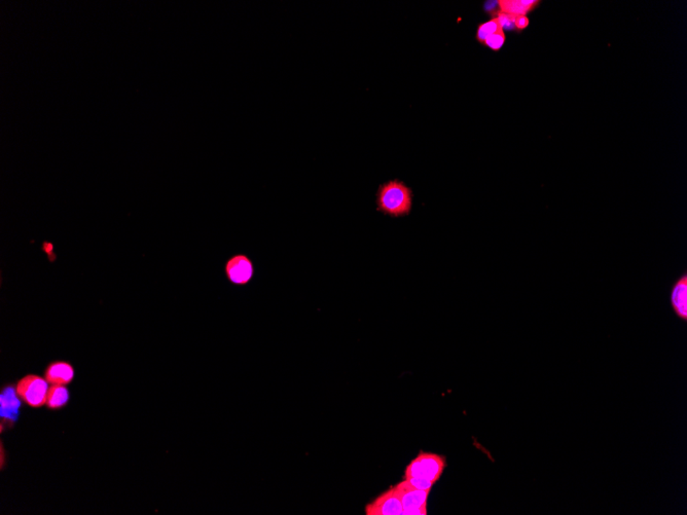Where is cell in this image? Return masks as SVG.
<instances>
[{
	"mask_svg": "<svg viewBox=\"0 0 687 515\" xmlns=\"http://www.w3.org/2000/svg\"><path fill=\"white\" fill-rule=\"evenodd\" d=\"M376 210L386 217H407L413 207V191L402 181L394 179L381 184L376 195Z\"/></svg>",
	"mask_w": 687,
	"mask_h": 515,
	"instance_id": "6da1fadb",
	"label": "cell"
},
{
	"mask_svg": "<svg viewBox=\"0 0 687 515\" xmlns=\"http://www.w3.org/2000/svg\"><path fill=\"white\" fill-rule=\"evenodd\" d=\"M446 467L447 459L444 455L421 452L407 466L404 479L418 477L428 479L435 484L440 481Z\"/></svg>",
	"mask_w": 687,
	"mask_h": 515,
	"instance_id": "7a4b0ae2",
	"label": "cell"
},
{
	"mask_svg": "<svg viewBox=\"0 0 687 515\" xmlns=\"http://www.w3.org/2000/svg\"><path fill=\"white\" fill-rule=\"evenodd\" d=\"M48 382L45 378L36 375H27L18 382V395L24 404L33 408L46 406L48 393Z\"/></svg>",
	"mask_w": 687,
	"mask_h": 515,
	"instance_id": "3957f363",
	"label": "cell"
},
{
	"mask_svg": "<svg viewBox=\"0 0 687 515\" xmlns=\"http://www.w3.org/2000/svg\"><path fill=\"white\" fill-rule=\"evenodd\" d=\"M224 274L233 285H247L254 277V263L246 254L233 255L224 265Z\"/></svg>",
	"mask_w": 687,
	"mask_h": 515,
	"instance_id": "277c9868",
	"label": "cell"
},
{
	"mask_svg": "<svg viewBox=\"0 0 687 515\" xmlns=\"http://www.w3.org/2000/svg\"><path fill=\"white\" fill-rule=\"evenodd\" d=\"M393 488L398 498L402 502L404 511L427 507V502H428L431 490H418L415 486H411L407 479L400 481Z\"/></svg>",
	"mask_w": 687,
	"mask_h": 515,
	"instance_id": "5b68a950",
	"label": "cell"
},
{
	"mask_svg": "<svg viewBox=\"0 0 687 515\" xmlns=\"http://www.w3.org/2000/svg\"><path fill=\"white\" fill-rule=\"evenodd\" d=\"M402 502L393 486L365 506L367 515H402Z\"/></svg>",
	"mask_w": 687,
	"mask_h": 515,
	"instance_id": "8992f818",
	"label": "cell"
},
{
	"mask_svg": "<svg viewBox=\"0 0 687 515\" xmlns=\"http://www.w3.org/2000/svg\"><path fill=\"white\" fill-rule=\"evenodd\" d=\"M21 398L18 395L16 388L8 385L4 387L0 395V415H1L2 424H12L16 423L19 417L20 407H21Z\"/></svg>",
	"mask_w": 687,
	"mask_h": 515,
	"instance_id": "52a82bcc",
	"label": "cell"
},
{
	"mask_svg": "<svg viewBox=\"0 0 687 515\" xmlns=\"http://www.w3.org/2000/svg\"><path fill=\"white\" fill-rule=\"evenodd\" d=\"M670 305L674 313L681 320H687V274L684 273L671 287Z\"/></svg>",
	"mask_w": 687,
	"mask_h": 515,
	"instance_id": "ba28073f",
	"label": "cell"
},
{
	"mask_svg": "<svg viewBox=\"0 0 687 515\" xmlns=\"http://www.w3.org/2000/svg\"><path fill=\"white\" fill-rule=\"evenodd\" d=\"M74 367L66 361H54L45 369V378L50 385L66 386L74 380Z\"/></svg>",
	"mask_w": 687,
	"mask_h": 515,
	"instance_id": "9c48e42d",
	"label": "cell"
},
{
	"mask_svg": "<svg viewBox=\"0 0 687 515\" xmlns=\"http://www.w3.org/2000/svg\"><path fill=\"white\" fill-rule=\"evenodd\" d=\"M540 0H499L500 12L512 16H527L534 12L539 6Z\"/></svg>",
	"mask_w": 687,
	"mask_h": 515,
	"instance_id": "30bf717a",
	"label": "cell"
},
{
	"mask_svg": "<svg viewBox=\"0 0 687 515\" xmlns=\"http://www.w3.org/2000/svg\"><path fill=\"white\" fill-rule=\"evenodd\" d=\"M70 400V393L67 387L63 385H52L48 389L47 404L48 408L57 411L67 406Z\"/></svg>",
	"mask_w": 687,
	"mask_h": 515,
	"instance_id": "8fae6325",
	"label": "cell"
},
{
	"mask_svg": "<svg viewBox=\"0 0 687 515\" xmlns=\"http://www.w3.org/2000/svg\"><path fill=\"white\" fill-rule=\"evenodd\" d=\"M501 32H503V30H502L501 26H500L498 20L496 18L492 17L488 22H484V23H481L477 26L475 37H477V41L483 45L484 41L489 36L494 34V33Z\"/></svg>",
	"mask_w": 687,
	"mask_h": 515,
	"instance_id": "7c38bea8",
	"label": "cell"
},
{
	"mask_svg": "<svg viewBox=\"0 0 687 515\" xmlns=\"http://www.w3.org/2000/svg\"><path fill=\"white\" fill-rule=\"evenodd\" d=\"M492 17L496 18L498 20L500 26H501L503 32H517V29H515V17L517 16L505 14V13H502L498 11V12L494 13L491 16V18Z\"/></svg>",
	"mask_w": 687,
	"mask_h": 515,
	"instance_id": "4fadbf2b",
	"label": "cell"
},
{
	"mask_svg": "<svg viewBox=\"0 0 687 515\" xmlns=\"http://www.w3.org/2000/svg\"><path fill=\"white\" fill-rule=\"evenodd\" d=\"M506 36L504 32L494 33V34L489 36L486 41H484V47H487L492 50L493 52H499L503 47L504 43H505Z\"/></svg>",
	"mask_w": 687,
	"mask_h": 515,
	"instance_id": "5bb4252c",
	"label": "cell"
},
{
	"mask_svg": "<svg viewBox=\"0 0 687 515\" xmlns=\"http://www.w3.org/2000/svg\"><path fill=\"white\" fill-rule=\"evenodd\" d=\"M411 486H415L418 490H431L435 483L433 481H428V479H418V477H414V479H407Z\"/></svg>",
	"mask_w": 687,
	"mask_h": 515,
	"instance_id": "9a60e30c",
	"label": "cell"
},
{
	"mask_svg": "<svg viewBox=\"0 0 687 515\" xmlns=\"http://www.w3.org/2000/svg\"><path fill=\"white\" fill-rule=\"evenodd\" d=\"M530 20L527 16H517L515 17V29L517 32H522L525 30L526 28L529 26Z\"/></svg>",
	"mask_w": 687,
	"mask_h": 515,
	"instance_id": "2e32d148",
	"label": "cell"
},
{
	"mask_svg": "<svg viewBox=\"0 0 687 515\" xmlns=\"http://www.w3.org/2000/svg\"><path fill=\"white\" fill-rule=\"evenodd\" d=\"M427 515L428 514V510L427 507L419 508V509L407 510V511L402 512V515Z\"/></svg>",
	"mask_w": 687,
	"mask_h": 515,
	"instance_id": "e0dca14e",
	"label": "cell"
}]
</instances>
